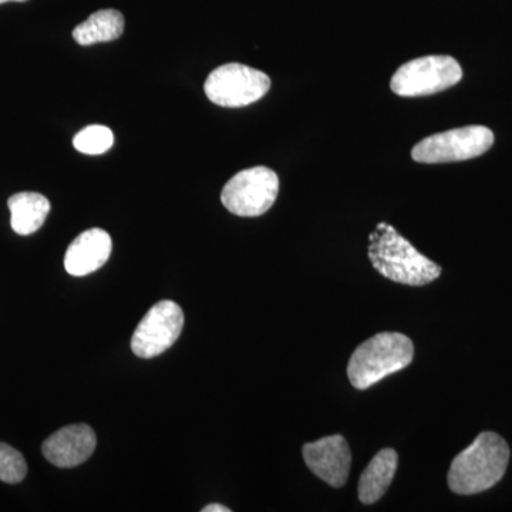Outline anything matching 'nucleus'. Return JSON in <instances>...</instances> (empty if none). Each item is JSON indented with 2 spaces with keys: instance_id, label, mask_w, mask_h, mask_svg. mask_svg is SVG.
<instances>
[{
  "instance_id": "2",
  "label": "nucleus",
  "mask_w": 512,
  "mask_h": 512,
  "mask_svg": "<svg viewBox=\"0 0 512 512\" xmlns=\"http://www.w3.org/2000/svg\"><path fill=\"white\" fill-rule=\"evenodd\" d=\"M367 249L370 261L379 274L397 284L423 286L436 281L441 266L420 254L399 232L380 222L370 234Z\"/></svg>"
},
{
  "instance_id": "6",
  "label": "nucleus",
  "mask_w": 512,
  "mask_h": 512,
  "mask_svg": "<svg viewBox=\"0 0 512 512\" xmlns=\"http://www.w3.org/2000/svg\"><path fill=\"white\" fill-rule=\"evenodd\" d=\"M278 192L279 178L275 171L254 167L235 174L225 184L221 201L238 217H259L275 204Z\"/></svg>"
},
{
  "instance_id": "7",
  "label": "nucleus",
  "mask_w": 512,
  "mask_h": 512,
  "mask_svg": "<svg viewBox=\"0 0 512 512\" xmlns=\"http://www.w3.org/2000/svg\"><path fill=\"white\" fill-rule=\"evenodd\" d=\"M271 89V79L264 72L239 63L218 67L208 76L204 90L212 103L221 107H244Z\"/></svg>"
},
{
  "instance_id": "4",
  "label": "nucleus",
  "mask_w": 512,
  "mask_h": 512,
  "mask_svg": "<svg viewBox=\"0 0 512 512\" xmlns=\"http://www.w3.org/2000/svg\"><path fill=\"white\" fill-rule=\"evenodd\" d=\"M494 144V133L484 126L453 128L433 134L414 146L412 157L417 163L443 164L483 156Z\"/></svg>"
},
{
  "instance_id": "1",
  "label": "nucleus",
  "mask_w": 512,
  "mask_h": 512,
  "mask_svg": "<svg viewBox=\"0 0 512 512\" xmlns=\"http://www.w3.org/2000/svg\"><path fill=\"white\" fill-rule=\"evenodd\" d=\"M508 461L510 447L507 441L493 431H484L454 458L448 471V487L460 495L490 490L503 480Z\"/></svg>"
},
{
  "instance_id": "16",
  "label": "nucleus",
  "mask_w": 512,
  "mask_h": 512,
  "mask_svg": "<svg viewBox=\"0 0 512 512\" xmlns=\"http://www.w3.org/2000/svg\"><path fill=\"white\" fill-rule=\"evenodd\" d=\"M28 473L25 457L8 444L0 443V481L18 484Z\"/></svg>"
},
{
  "instance_id": "17",
  "label": "nucleus",
  "mask_w": 512,
  "mask_h": 512,
  "mask_svg": "<svg viewBox=\"0 0 512 512\" xmlns=\"http://www.w3.org/2000/svg\"><path fill=\"white\" fill-rule=\"evenodd\" d=\"M202 512H231L228 507L221 504H210L202 508Z\"/></svg>"
},
{
  "instance_id": "10",
  "label": "nucleus",
  "mask_w": 512,
  "mask_h": 512,
  "mask_svg": "<svg viewBox=\"0 0 512 512\" xmlns=\"http://www.w3.org/2000/svg\"><path fill=\"white\" fill-rule=\"evenodd\" d=\"M96 433L87 424H72L57 430L43 443V456L59 468L80 466L96 450Z\"/></svg>"
},
{
  "instance_id": "9",
  "label": "nucleus",
  "mask_w": 512,
  "mask_h": 512,
  "mask_svg": "<svg viewBox=\"0 0 512 512\" xmlns=\"http://www.w3.org/2000/svg\"><path fill=\"white\" fill-rule=\"evenodd\" d=\"M303 458L309 470L326 484L340 488L348 481L352 453L348 441L340 434L305 444Z\"/></svg>"
},
{
  "instance_id": "13",
  "label": "nucleus",
  "mask_w": 512,
  "mask_h": 512,
  "mask_svg": "<svg viewBox=\"0 0 512 512\" xmlns=\"http://www.w3.org/2000/svg\"><path fill=\"white\" fill-rule=\"evenodd\" d=\"M10 224L19 235H32L45 224L50 212V202L37 192H19L8 201Z\"/></svg>"
},
{
  "instance_id": "18",
  "label": "nucleus",
  "mask_w": 512,
  "mask_h": 512,
  "mask_svg": "<svg viewBox=\"0 0 512 512\" xmlns=\"http://www.w3.org/2000/svg\"><path fill=\"white\" fill-rule=\"evenodd\" d=\"M8 2H28V0H0V5H3V3Z\"/></svg>"
},
{
  "instance_id": "12",
  "label": "nucleus",
  "mask_w": 512,
  "mask_h": 512,
  "mask_svg": "<svg viewBox=\"0 0 512 512\" xmlns=\"http://www.w3.org/2000/svg\"><path fill=\"white\" fill-rule=\"evenodd\" d=\"M399 456L393 448H383L373 457L359 480V500L370 505L379 501L392 484Z\"/></svg>"
},
{
  "instance_id": "11",
  "label": "nucleus",
  "mask_w": 512,
  "mask_h": 512,
  "mask_svg": "<svg viewBox=\"0 0 512 512\" xmlns=\"http://www.w3.org/2000/svg\"><path fill=\"white\" fill-rule=\"evenodd\" d=\"M113 249L110 235L100 228L87 229L74 239L64 256V268L72 276H86L109 261Z\"/></svg>"
},
{
  "instance_id": "8",
  "label": "nucleus",
  "mask_w": 512,
  "mask_h": 512,
  "mask_svg": "<svg viewBox=\"0 0 512 512\" xmlns=\"http://www.w3.org/2000/svg\"><path fill=\"white\" fill-rule=\"evenodd\" d=\"M183 326V309L177 303L157 302L138 323L131 339V350L141 359H153L177 342Z\"/></svg>"
},
{
  "instance_id": "5",
  "label": "nucleus",
  "mask_w": 512,
  "mask_h": 512,
  "mask_svg": "<svg viewBox=\"0 0 512 512\" xmlns=\"http://www.w3.org/2000/svg\"><path fill=\"white\" fill-rule=\"evenodd\" d=\"M461 79L463 69L454 57L426 56L399 67L390 89L402 97L430 96L456 86Z\"/></svg>"
},
{
  "instance_id": "3",
  "label": "nucleus",
  "mask_w": 512,
  "mask_h": 512,
  "mask_svg": "<svg viewBox=\"0 0 512 512\" xmlns=\"http://www.w3.org/2000/svg\"><path fill=\"white\" fill-rule=\"evenodd\" d=\"M412 340L403 333L383 332L359 346L349 360L348 376L357 390H366L413 362Z\"/></svg>"
},
{
  "instance_id": "15",
  "label": "nucleus",
  "mask_w": 512,
  "mask_h": 512,
  "mask_svg": "<svg viewBox=\"0 0 512 512\" xmlns=\"http://www.w3.org/2000/svg\"><path fill=\"white\" fill-rule=\"evenodd\" d=\"M114 144V134L106 126H89L83 128L73 138V146L77 151L89 156H99L109 151Z\"/></svg>"
},
{
  "instance_id": "14",
  "label": "nucleus",
  "mask_w": 512,
  "mask_h": 512,
  "mask_svg": "<svg viewBox=\"0 0 512 512\" xmlns=\"http://www.w3.org/2000/svg\"><path fill=\"white\" fill-rule=\"evenodd\" d=\"M124 32V16L119 10L104 9L93 13L86 22L73 30V37L79 45L92 46L96 43L113 42Z\"/></svg>"
}]
</instances>
